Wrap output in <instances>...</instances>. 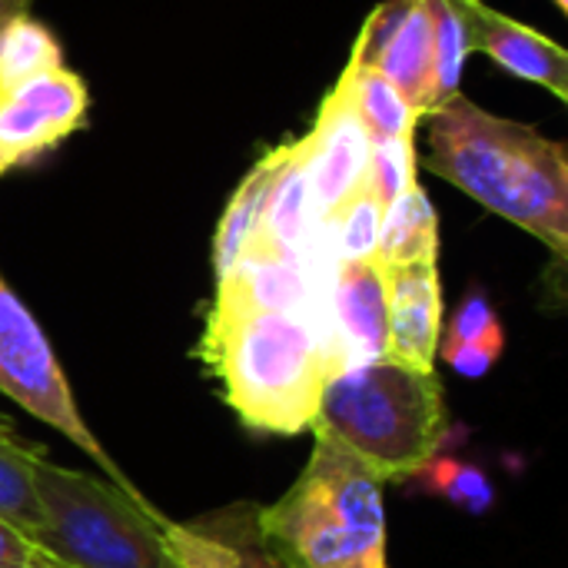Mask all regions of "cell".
Wrapping results in <instances>:
<instances>
[{
	"mask_svg": "<svg viewBox=\"0 0 568 568\" xmlns=\"http://www.w3.org/2000/svg\"><path fill=\"white\" fill-rule=\"evenodd\" d=\"M426 166L489 213L568 256V146L456 93L426 116Z\"/></svg>",
	"mask_w": 568,
	"mask_h": 568,
	"instance_id": "6da1fadb",
	"label": "cell"
},
{
	"mask_svg": "<svg viewBox=\"0 0 568 568\" xmlns=\"http://www.w3.org/2000/svg\"><path fill=\"white\" fill-rule=\"evenodd\" d=\"M200 356L220 376L230 409L250 429L273 436L313 429L323 386L339 373L310 316L220 303L210 310Z\"/></svg>",
	"mask_w": 568,
	"mask_h": 568,
	"instance_id": "7a4b0ae2",
	"label": "cell"
},
{
	"mask_svg": "<svg viewBox=\"0 0 568 568\" xmlns=\"http://www.w3.org/2000/svg\"><path fill=\"white\" fill-rule=\"evenodd\" d=\"M383 486L346 446L316 433L306 469L256 523L286 568H386Z\"/></svg>",
	"mask_w": 568,
	"mask_h": 568,
	"instance_id": "3957f363",
	"label": "cell"
},
{
	"mask_svg": "<svg viewBox=\"0 0 568 568\" xmlns=\"http://www.w3.org/2000/svg\"><path fill=\"white\" fill-rule=\"evenodd\" d=\"M313 433L333 436L383 483L413 479L449 433L439 376L389 356L346 366L323 386Z\"/></svg>",
	"mask_w": 568,
	"mask_h": 568,
	"instance_id": "277c9868",
	"label": "cell"
},
{
	"mask_svg": "<svg viewBox=\"0 0 568 568\" xmlns=\"http://www.w3.org/2000/svg\"><path fill=\"white\" fill-rule=\"evenodd\" d=\"M33 486L40 546L67 568H186L166 542L170 519L116 483L40 459Z\"/></svg>",
	"mask_w": 568,
	"mask_h": 568,
	"instance_id": "5b68a950",
	"label": "cell"
},
{
	"mask_svg": "<svg viewBox=\"0 0 568 568\" xmlns=\"http://www.w3.org/2000/svg\"><path fill=\"white\" fill-rule=\"evenodd\" d=\"M0 393L13 399L20 409L67 436L77 449H83L110 483H116L123 493L143 499V493L126 479V473L110 459V453L100 446L93 429L87 426L63 366L57 363V353L33 320V313L20 303V296L10 290V283L0 276Z\"/></svg>",
	"mask_w": 568,
	"mask_h": 568,
	"instance_id": "8992f818",
	"label": "cell"
},
{
	"mask_svg": "<svg viewBox=\"0 0 568 568\" xmlns=\"http://www.w3.org/2000/svg\"><path fill=\"white\" fill-rule=\"evenodd\" d=\"M353 57L376 67L419 120L439 106L436 30L426 0H383L366 17Z\"/></svg>",
	"mask_w": 568,
	"mask_h": 568,
	"instance_id": "52a82bcc",
	"label": "cell"
},
{
	"mask_svg": "<svg viewBox=\"0 0 568 568\" xmlns=\"http://www.w3.org/2000/svg\"><path fill=\"white\" fill-rule=\"evenodd\" d=\"M90 110L80 73L57 67L0 93V156L13 170L73 136Z\"/></svg>",
	"mask_w": 568,
	"mask_h": 568,
	"instance_id": "ba28073f",
	"label": "cell"
},
{
	"mask_svg": "<svg viewBox=\"0 0 568 568\" xmlns=\"http://www.w3.org/2000/svg\"><path fill=\"white\" fill-rule=\"evenodd\" d=\"M310 136V183L316 223L336 216V210L363 186L373 140L359 123L349 97L333 83L323 97Z\"/></svg>",
	"mask_w": 568,
	"mask_h": 568,
	"instance_id": "9c48e42d",
	"label": "cell"
},
{
	"mask_svg": "<svg viewBox=\"0 0 568 568\" xmlns=\"http://www.w3.org/2000/svg\"><path fill=\"white\" fill-rule=\"evenodd\" d=\"M466 27L473 53H486L506 73L568 103V53L559 40L489 7L486 0H473L466 7Z\"/></svg>",
	"mask_w": 568,
	"mask_h": 568,
	"instance_id": "30bf717a",
	"label": "cell"
},
{
	"mask_svg": "<svg viewBox=\"0 0 568 568\" xmlns=\"http://www.w3.org/2000/svg\"><path fill=\"white\" fill-rule=\"evenodd\" d=\"M329 323L343 369L389 356L386 273L376 260L336 263L329 283Z\"/></svg>",
	"mask_w": 568,
	"mask_h": 568,
	"instance_id": "8fae6325",
	"label": "cell"
},
{
	"mask_svg": "<svg viewBox=\"0 0 568 568\" xmlns=\"http://www.w3.org/2000/svg\"><path fill=\"white\" fill-rule=\"evenodd\" d=\"M389 359L433 373L443 343V283L439 263L389 266Z\"/></svg>",
	"mask_w": 568,
	"mask_h": 568,
	"instance_id": "7c38bea8",
	"label": "cell"
},
{
	"mask_svg": "<svg viewBox=\"0 0 568 568\" xmlns=\"http://www.w3.org/2000/svg\"><path fill=\"white\" fill-rule=\"evenodd\" d=\"M256 513L260 506H230L193 523H170L166 542L186 568H286L266 546Z\"/></svg>",
	"mask_w": 568,
	"mask_h": 568,
	"instance_id": "4fadbf2b",
	"label": "cell"
},
{
	"mask_svg": "<svg viewBox=\"0 0 568 568\" xmlns=\"http://www.w3.org/2000/svg\"><path fill=\"white\" fill-rule=\"evenodd\" d=\"M276 173L266 193V210L260 233L250 246H263L273 253L306 256L310 240L316 233L313 213V183H310V136L290 140L276 146Z\"/></svg>",
	"mask_w": 568,
	"mask_h": 568,
	"instance_id": "5bb4252c",
	"label": "cell"
},
{
	"mask_svg": "<svg viewBox=\"0 0 568 568\" xmlns=\"http://www.w3.org/2000/svg\"><path fill=\"white\" fill-rule=\"evenodd\" d=\"M276 146L270 153H263L256 160V166L240 180L236 193L230 196L220 223H216V236H213V273H216V283L226 280L236 263L243 260V253L250 250V243L256 240L260 233V223H263V210H266V193H270V183H273V173H276Z\"/></svg>",
	"mask_w": 568,
	"mask_h": 568,
	"instance_id": "9a60e30c",
	"label": "cell"
},
{
	"mask_svg": "<svg viewBox=\"0 0 568 568\" xmlns=\"http://www.w3.org/2000/svg\"><path fill=\"white\" fill-rule=\"evenodd\" d=\"M336 87L349 97V103L373 143L416 140V126L423 120L409 110V103L399 97V90L376 67H369L349 53V63L343 67Z\"/></svg>",
	"mask_w": 568,
	"mask_h": 568,
	"instance_id": "2e32d148",
	"label": "cell"
},
{
	"mask_svg": "<svg viewBox=\"0 0 568 568\" xmlns=\"http://www.w3.org/2000/svg\"><path fill=\"white\" fill-rule=\"evenodd\" d=\"M376 263L383 270L413 266V263H439V216L419 183L409 186L383 213Z\"/></svg>",
	"mask_w": 568,
	"mask_h": 568,
	"instance_id": "e0dca14e",
	"label": "cell"
},
{
	"mask_svg": "<svg viewBox=\"0 0 568 568\" xmlns=\"http://www.w3.org/2000/svg\"><path fill=\"white\" fill-rule=\"evenodd\" d=\"M40 459H47L40 446L17 439L13 426L0 423V519L33 542L43 539V513L33 486Z\"/></svg>",
	"mask_w": 568,
	"mask_h": 568,
	"instance_id": "ac0fdd59",
	"label": "cell"
},
{
	"mask_svg": "<svg viewBox=\"0 0 568 568\" xmlns=\"http://www.w3.org/2000/svg\"><path fill=\"white\" fill-rule=\"evenodd\" d=\"M63 63V47L53 37L50 27H43L37 17L23 13L10 20L0 33V93L50 73Z\"/></svg>",
	"mask_w": 568,
	"mask_h": 568,
	"instance_id": "d6986e66",
	"label": "cell"
},
{
	"mask_svg": "<svg viewBox=\"0 0 568 568\" xmlns=\"http://www.w3.org/2000/svg\"><path fill=\"white\" fill-rule=\"evenodd\" d=\"M413 479L423 483L429 493L449 499L456 509H466L469 516H486L496 506L493 479L479 466H469V463H459V459L433 456Z\"/></svg>",
	"mask_w": 568,
	"mask_h": 568,
	"instance_id": "ffe728a7",
	"label": "cell"
},
{
	"mask_svg": "<svg viewBox=\"0 0 568 568\" xmlns=\"http://www.w3.org/2000/svg\"><path fill=\"white\" fill-rule=\"evenodd\" d=\"M329 233L336 236V260H376L379 230H383V206L373 200L366 186H359L333 220H326Z\"/></svg>",
	"mask_w": 568,
	"mask_h": 568,
	"instance_id": "44dd1931",
	"label": "cell"
},
{
	"mask_svg": "<svg viewBox=\"0 0 568 568\" xmlns=\"http://www.w3.org/2000/svg\"><path fill=\"white\" fill-rule=\"evenodd\" d=\"M363 186L373 193V200L386 213L409 186H416V143L413 140L373 143Z\"/></svg>",
	"mask_w": 568,
	"mask_h": 568,
	"instance_id": "7402d4cb",
	"label": "cell"
},
{
	"mask_svg": "<svg viewBox=\"0 0 568 568\" xmlns=\"http://www.w3.org/2000/svg\"><path fill=\"white\" fill-rule=\"evenodd\" d=\"M443 343H506L503 320L486 293H469L446 326Z\"/></svg>",
	"mask_w": 568,
	"mask_h": 568,
	"instance_id": "603a6c76",
	"label": "cell"
},
{
	"mask_svg": "<svg viewBox=\"0 0 568 568\" xmlns=\"http://www.w3.org/2000/svg\"><path fill=\"white\" fill-rule=\"evenodd\" d=\"M0 568H67L40 542L0 519Z\"/></svg>",
	"mask_w": 568,
	"mask_h": 568,
	"instance_id": "cb8c5ba5",
	"label": "cell"
},
{
	"mask_svg": "<svg viewBox=\"0 0 568 568\" xmlns=\"http://www.w3.org/2000/svg\"><path fill=\"white\" fill-rule=\"evenodd\" d=\"M503 349H506V343H439V356L459 376H469V379L486 376L499 363Z\"/></svg>",
	"mask_w": 568,
	"mask_h": 568,
	"instance_id": "d4e9b609",
	"label": "cell"
},
{
	"mask_svg": "<svg viewBox=\"0 0 568 568\" xmlns=\"http://www.w3.org/2000/svg\"><path fill=\"white\" fill-rule=\"evenodd\" d=\"M30 7H33V0H0V33L10 20L30 13Z\"/></svg>",
	"mask_w": 568,
	"mask_h": 568,
	"instance_id": "484cf974",
	"label": "cell"
},
{
	"mask_svg": "<svg viewBox=\"0 0 568 568\" xmlns=\"http://www.w3.org/2000/svg\"><path fill=\"white\" fill-rule=\"evenodd\" d=\"M552 3H556V7H559L562 13H568V0H552Z\"/></svg>",
	"mask_w": 568,
	"mask_h": 568,
	"instance_id": "4316f807",
	"label": "cell"
},
{
	"mask_svg": "<svg viewBox=\"0 0 568 568\" xmlns=\"http://www.w3.org/2000/svg\"><path fill=\"white\" fill-rule=\"evenodd\" d=\"M7 170H10V166H7V163H3V156H0V176H3Z\"/></svg>",
	"mask_w": 568,
	"mask_h": 568,
	"instance_id": "83f0119b",
	"label": "cell"
},
{
	"mask_svg": "<svg viewBox=\"0 0 568 568\" xmlns=\"http://www.w3.org/2000/svg\"><path fill=\"white\" fill-rule=\"evenodd\" d=\"M0 423H10V419H7V416H0Z\"/></svg>",
	"mask_w": 568,
	"mask_h": 568,
	"instance_id": "f1b7e54d",
	"label": "cell"
}]
</instances>
